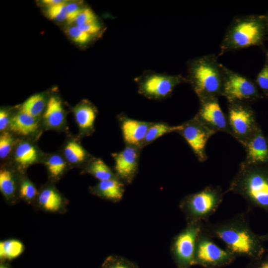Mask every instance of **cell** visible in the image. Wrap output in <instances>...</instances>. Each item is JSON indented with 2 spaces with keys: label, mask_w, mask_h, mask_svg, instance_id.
<instances>
[{
  "label": "cell",
  "mask_w": 268,
  "mask_h": 268,
  "mask_svg": "<svg viewBox=\"0 0 268 268\" xmlns=\"http://www.w3.org/2000/svg\"><path fill=\"white\" fill-rule=\"evenodd\" d=\"M203 231L221 241L234 256L258 259L266 251L262 236L253 231L243 214L216 223L204 222Z\"/></svg>",
  "instance_id": "1"
},
{
  "label": "cell",
  "mask_w": 268,
  "mask_h": 268,
  "mask_svg": "<svg viewBox=\"0 0 268 268\" xmlns=\"http://www.w3.org/2000/svg\"><path fill=\"white\" fill-rule=\"evenodd\" d=\"M223 66L214 54L204 55L188 62L187 81L200 100L221 96Z\"/></svg>",
  "instance_id": "2"
},
{
  "label": "cell",
  "mask_w": 268,
  "mask_h": 268,
  "mask_svg": "<svg viewBox=\"0 0 268 268\" xmlns=\"http://www.w3.org/2000/svg\"><path fill=\"white\" fill-rule=\"evenodd\" d=\"M227 192L240 195L251 205L268 213V169L242 161Z\"/></svg>",
  "instance_id": "3"
},
{
  "label": "cell",
  "mask_w": 268,
  "mask_h": 268,
  "mask_svg": "<svg viewBox=\"0 0 268 268\" xmlns=\"http://www.w3.org/2000/svg\"><path fill=\"white\" fill-rule=\"evenodd\" d=\"M264 31V25L260 17L251 15L235 17L222 40L219 55L259 44Z\"/></svg>",
  "instance_id": "4"
},
{
  "label": "cell",
  "mask_w": 268,
  "mask_h": 268,
  "mask_svg": "<svg viewBox=\"0 0 268 268\" xmlns=\"http://www.w3.org/2000/svg\"><path fill=\"white\" fill-rule=\"evenodd\" d=\"M223 197L220 187L210 185L186 196L181 201L180 207L187 223L206 222L218 209Z\"/></svg>",
  "instance_id": "5"
},
{
  "label": "cell",
  "mask_w": 268,
  "mask_h": 268,
  "mask_svg": "<svg viewBox=\"0 0 268 268\" xmlns=\"http://www.w3.org/2000/svg\"><path fill=\"white\" fill-rule=\"evenodd\" d=\"M139 92L151 99H163L168 97L178 85L187 82L186 77L180 74L148 72L136 77Z\"/></svg>",
  "instance_id": "6"
},
{
  "label": "cell",
  "mask_w": 268,
  "mask_h": 268,
  "mask_svg": "<svg viewBox=\"0 0 268 268\" xmlns=\"http://www.w3.org/2000/svg\"><path fill=\"white\" fill-rule=\"evenodd\" d=\"M223 84L221 96L228 103H247L258 97V92L253 81L239 73L223 66Z\"/></svg>",
  "instance_id": "7"
},
{
  "label": "cell",
  "mask_w": 268,
  "mask_h": 268,
  "mask_svg": "<svg viewBox=\"0 0 268 268\" xmlns=\"http://www.w3.org/2000/svg\"><path fill=\"white\" fill-rule=\"evenodd\" d=\"M227 119L230 135L242 145L258 129L254 112L247 103H228Z\"/></svg>",
  "instance_id": "8"
},
{
  "label": "cell",
  "mask_w": 268,
  "mask_h": 268,
  "mask_svg": "<svg viewBox=\"0 0 268 268\" xmlns=\"http://www.w3.org/2000/svg\"><path fill=\"white\" fill-rule=\"evenodd\" d=\"M204 222L187 223V226L174 238L172 250L178 263L187 267L195 262V257L198 238Z\"/></svg>",
  "instance_id": "9"
},
{
  "label": "cell",
  "mask_w": 268,
  "mask_h": 268,
  "mask_svg": "<svg viewBox=\"0 0 268 268\" xmlns=\"http://www.w3.org/2000/svg\"><path fill=\"white\" fill-rule=\"evenodd\" d=\"M181 129L177 132L188 143L199 161L207 159L206 146L209 138L216 134L195 116L181 124Z\"/></svg>",
  "instance_id": "10"
},
{
  "label": "cell",
  "mask_w": 268,
  "mask_h": 268,
  "mask_svg": "<svg viewBox=\"0 0 268 268\" xmlns=\"http://www.w3.org/2000/svg\"><path fill=\"white\" fill-rule=\"evenodd\" d=\"M212 238L202 229L197 243L195 262L206 266H215L230 262L234 255L216 244Z\"/></svg>",
  "instance_id": "11"
},
{
  "label": "cell",
  "mask_w": 268,
  "mask_h": 268,
  "mask_svg": "<svg viewBox=\"0 0 268 268\" xmlns=\"http://www.w3.org/2000/svg\"><path fill=\"white\" fill-rule=\"evenodd\" d=\"M37 141L29 138L19 139L8 162L20 172L24 173L30 166L42 164L46 153L39 148Z\"/></svg>",
  "instance_id": "12"
},
{
  "label": "cell",
  "mask_w": 268,
  "mask_h": 268,
  "mask_svg": "<svg viewBox=\"0 0 268 268\" xmlns=\"http://www.w3.org/2000/svg\"><path fill=\"white\" fill-rule=\"evenodd\" d=\"M200 105L195 117L216 133L224 132L230 134L227 116L222 111L218 98L200 100Z\"/></svg>",
  "instance_id": "13"
},
{
  "label": "cell",
  "mask_w": 268,
  "mask_h": 268,
  "mask_svg": "<svg viewBox=\"0 0 268 268\" xmlns=\"http://www.w3.org/2000/svg\"><path fill=\"white\" fill-rule=\"evenodd\" d=\"M8 131L19 138L38 141L44 130L41 118L34 117L16 108Z\"/></svg>",
  "instance_id": "14"
},
{
  "label": "cell",
  "mask_w": 268,
  "mask_h": 268,
  "mask_svg": "<svg viewBox=\"0 0 268 268\" xmlns=\"http://www.w3.org/2000/svg\"><path fill=\"white\" fill-rule=\"evenodd\" d=\"M41 120L44 131L68 133L67 113L62 99L57 95L53 94L49 96Z\"/></svg>",
  "instance_id": "15"
},
{
  "label": "cell",
  "mask_w": 268,
  "mask_h": 268,
  "mask_svg": "<svg viewBox=\"0 0 268 268\" xmlns=\"http://www.w3.org/2000/svg\"><path fill=\"white\" fill-rule=\"evenodd\" d=\"M137 148L127 145L121 151L112 153L116 176L125 182H130L137 171L139 158Z\"/></svg>",
  "instance_id": "16"
},
{
  "label": "cell",
  "mask_w": 268,
  "mask_h": 268,
  "mask_svg": "<svg viewBox=\"0 0 268 268\" xmlns=\"http://www.w3.org/2000/svg\"><path fill=\"white\" fill-rule=\"evenodd\" d=\"M67 134L59 151L70 168H83L93 156L83 146L80 141L81 138L77 135Z\"/></svg>",
  "instance_id": "17"
},
{
  "label": "cell",
  "mask_w": 268,
  "mask_h": 268,
  "mask_svg": "<svg viewBox=\"0 0 268 268\" xmlns=\"http://www.w3.org/2000/svg\"><path fill=\"white\" fill-rule=\"evenodd\" d=\"M72 110L78 129L77 135L79 138L92 134L97 115L96 108L89 101L84 100L76 105Z\"/></svg>",
  "instance_id": "18"
},
{
  "label": "cell",
  "mask_w": 268,
  "mask_h": 268,
  "mask_svg": "<svg viewBox=\"0 0 268 268\" xmlns=\"http://www.w3.org/2000/svg\"><path fill=\"white\" fill-rule=\"evenodd\" d=\"M242 146L246 151L245 162L251 164H260L268 161V143L258 129Z\"/></svg>",
  "instance_id": "19"
},
{
  "label": "cell",
  "mask_w": 268,
  "mask_h": 268,
  "mask_svg": "<svg viewBox=\"0 0 268 268\" xmlns=\"http://www.w3.org/2000/svg\"><path fill=\"white\" fill-rule=\"evenodd\" d=\"M120 126L124 141L127 145L140 148L152 123L120 117Z\"/></svg>",
  "instance_id": "20"
},
{
  "label": "cell",
  "mask_w": 268,
  "mask_h": 268,
  "mask_svg": "<svg viewBox=\"0 0 268 268\" xmlns=\"http://www.w3.org/2000/svg\"><path fill=\"white\" fill-rule=\"evenodd\" d=\"M21 174L10 162L1 163L0 190L6 198L10 199L14 198L17 192H18Z\"/></svg>",
  "instance_id": "21"
},
{
  "label": "cell",
  "mask_w": 268,
  "mask_h": 268,
  "mask_svg": "<svg viewBox=\"0 0 268 268\" xmlns=\"http://www.w3.org/2000/svg\"><path fill=\"white\" fill-rule=\"evenodd\" d=\"M92 190L97 195L114 201L120 200L124 192L123 184L118 178L99 181Z\"/></svg>",
  "instance_id": "22"
},
{
  "label": "cell",
  "mask_w": 268,
  "mask_h": 268,
  "mask_svg": "<svg viewBox=\"0 0 268 268\" xmlns=\"http://www.w3.org/2000/svg\"><path fill=\"white\" fill-rule=\"evenodd\" d=\"M42 164L45 166L49 176L54 180L59 179L70 168L59 150L46 153Z\"/></svg>",
  "instance_id": "23"
},
{
  "label": "cell",
  "mask_w": 268,
  "mask_h": 268,
  "mask_svg": "<svg viewBox=\"0 0 268 268\" xmlns=\"http://www.w3.org/2000/svg\"><path fill=\"white\" fill-rule=\"evenodd\" d=\"M49 96L44 93L34 94L17 108L37 118H41L46 107Z\"/></svg>",
  "instance_id": "24"
},
{
  "label": "cell",
  "mask_w": 268,
  "mask_h": 268,
  "mask_svg": "<svg viewBox=\"0 0 268 268\" xmlns=\"http://www.w3.org/2000/svg\"><path fill=\"white\" fill-rule=\"evenodd\" d=\"M38 200L44 208L51 211H58L63 203L61 194L51 186H46L39 192Z\"/></svg>",
  "instance_id": "25"
},
{
  "label": "cell",
  "mask_w": 268,
  "mask_h": 268,
  "mask_svg": "<svg viewBox=\"0 0 268 268\" xmlns=\"http://www.w3.org/2000/svg\"><path fill=\"white\" fill-rule=\"evenodd\" d=\"M83 168L99 181L117 178L112 170L99 158L93 156Z\"/></svg>",
  "instance_id": "26"
},
{
  "label": "cell",
  "mask_w": 268,
  "mask_h": 268,
  "mask_svg": "<svg viewBox=\"0 0 268 268\" xmlns=\"http://www.w3.org/2000/svg\"><path fill=\"white\" fill-rule=\"evenodd\" d=\"M181 127V125L172 126L163 123H152L148 129L140 148L150 143L165 134L178 132Z\"/></svg>",
  "instance_id": "27"
},
{
  "label": "cell",
  "mask_w": 268,
  "mask_h": 268,
  "mask_svg": "<svg viewBox=\"0 0 268 268\" xmlns=\"http://www.w3.org/2000/svg\"><path fill=\"white\" fill-rule=\"evenodd\" d=\"M19 138L9 131L0 133V159L1 163L8 162Z\"/></svg>",
  "instance_id": "28"
},
{
  "label": "cell",
  "mask_w": 268,
  "mask_h": 268,
  "mask_svg": "<svg viewBox=\"0 0 268 268\" xmlns=\"http://www.w3.org/2000/svg\"><path fill=\"white\" fill-rule=\"evenodd\" d=\"M23 250V244L16 240H8L0 243V257L1 259L10 260L16 258Z\"/></svg>",
  "instance_id": "29"
},
{
  "label": "cell",
  "mask_w": 268,
  "mask_h": 268,
  "mask_svg": "<svg viewBox=\"0 0 268 268\" xmlns=\"http://www.w3.org/2000/svg\"><path fill=\"white\" fill-rule=\"evenodd\" d=\"M23 174L20 176L18 193L21 198L30 201L38 196L39 192L34 184Z\"/></svg>",
  "instance_id": "30"
},
{
  "label": "cell",
  "mask_w": 268,
  "mask_h": 268,
  "mask_svg": "<svg viewBox=\"0 0 268 268\" xmlns=\"http://www.w3.org/2000/svg\"><path fill=\"white\" fill-rule=\"evenodd\" d=\"M67 2L52 6L47 7L46 13L48 17L59 22L67 19Z\"/></svg>",
  "instance_id": "31"
},
{
  "label": "cell",
  "mask_w": 268,
  "mask_h": 268,
  "mask_svg": "<svg viewBox=\"0 0 268 268\" xmlns=\"http://www.w3.org/2000/svg\"><path fill=\"white\" fill-rule=\"evenodd\" d=\"M67 34L75 43L84 45L89 42L92 35L80 30L77 26H72L67 30Z\"/></svg>",
  "instance_id": "32"
},
{
  "label": "cell",
  "mask_w": 268,
  "mask_h": 268,
  "mask_svg": "<svg viewBox=\"0 0 268 268\" xmlns=\"http://www.w3.org/2000/svg\"><path fill=\"white\" fill-rule=\"evenodd\" d=\"M14 110L7 107L0 109V133L8 131L10 122L15 113Z\"/></svg>",
  "instance_id": "33"
},
{
  "label": "cell",
  "mask_w": 268,
  "mask_h": 268,
  "mask_svg": "<svg viewBox=\"0 0 268 268\" xmlns=\"http://www.w3.org/2000/svg\"><path fill=\"white\" fill-rule=\"evenodd\" d=\"M97 16L93 11L89 8H82L76 18L75 23L76 26H81L97 21Z\"/></svg>",
  "instance_id": "34"
},
{
  "label": "cell",
  "mask_w": 268,
  "mask_h": 268,
  "mask_svg": "<svg viewBox=\"0 0 268 268\" xmlns=\"http://www.w3.org/2000/svg\"><path fill=\"white\" fill-rule=\"evenodd\" d=\"M67 19L66 21L68 24H71L75 22L78 15L81 11L79 5L76 2H71L67 3Z\"/></svg>",
  "instance_id": "35"
},
{
  "label": "cell",
  "mask_w": 268,
  "mask_h": 268,
  "mask_svg": "<svg viewBox=\"0 0 268 268\" xmlns=\"http://www.w3.org/2000/svg\"><path fill=\"white\" fill-rule=\"evenodd\" d=\"M257 83L265 91H268V65H265L257 75Z\"/></svg>",
  "instance_id": "36"
},
{
  "label": "cell",
  "mask_w": 268,
  "mask_h": 268,
  "mask_svg": "<svg viewBox=\"0 0 268 268\" xmlns=\"http://www.w3.org/2000/svg\"><path fill=\"white\" fill-rule=\"evenodd\" d=\"M80 30L91 35L97 34L101 30V27L98 21L81 26H76Z\"/></svg>",
  "instance_id": "37"
},
{
  "label": "cell",
  "mask_w": 268,
  "mask_h": 268,
  "mask_svg": "<svg viewBox=\"0 0 268 268\" xmlns=\"http://www.w3.org/2000/svg\"><path fill=\"white\" fill-rule=\"evenodd\" d=\"M65 1V0H43L42 2L47 7H50L61 4Z\"/></svg>",
  "instance_id": "38"
},
{
  "label": "cell",
  "mask_w": 268,
  "mask_h": 268,
  "mask_svg": "<svg viewBox=\"0 0 268 268\" xmlns=\"http://www.w3.org/2000/svg\"><path fill=\"white\" fill-rule=\"evenodd\" d=\"M256 268H268V252L264 259L261 261Z\"/></svg>",
  "instance_id": "39"
},
{
  "label": "cell",
  "mask_w": 268,
  "mask_h": 268,
  "mask_svg": "<svg viewBox=\"0 0 268 268\" xmlns=\"http://www.w3.org/2000/svg\"><path fill=\"white\" fill-rule=\"evenodd\" d=\"M111 268H129L126 265L121 263H118L114 265Z\"/></svg>",
  "instance_id": "40"
},
{
  "label": "cell",
  "mask_w": 268,
  "mask_h": 268,
  "mask_svg": "<svg viewBox=\"0 0 268 268\" xmlns=\"http://www.w3.org/2000/svg\"><path fill=\"white\" fill-rule=\"evenodd\" d=\"M261 236L264 242H268V232Z\"/></svg>",
  "instance_id": "41"
},
{
  "label": "cell",
  "mask_w": 268,
  "mask_h": 268,
  "mask_svg": "<svg viewBox=\"0 0 268 268\" xmlns=\"http://www.w3.org/2000/svg\"><path fill=\"white\" fill-rule=\"evenodd\" d=\"M265 21L266 22V26H267V30L268 32V14L267 15V17L266 18V20Z\"/></svg>",
  "instance_id": "42"
},
{
  "label": "cell",
  "mask_w": 268,
  "mask_h": 268,
  "mask_svg": "<svg viewBox=\"0 0 268 268\" xmlns=\"http://www.w3.org/2000/svg\"><path fill=\"white\" fill-rule=\"evenodd\" d=\"M0 268H6V267H4L3 266H1Z\"/></svg>",
  "instance_id": "43"
}]
</instances>
